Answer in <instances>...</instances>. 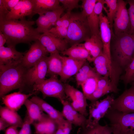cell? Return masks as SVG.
Instances as JSON below:
<instances>
[{
    "label": "cell",
    "instance_id": "5b68a950",
    "mask_svg": "<svg viewBox=\"0 0 134 134\" xmlns=\"http://www.w3.org/2000/svg\"><path fill=\"white\" fill-rule=\"evenodd\" d=\"M105 117L110 122L112 133L134 134V112L125 113L109 108Z\"/></svg>",
    "mask_w": 134,
    "mask_h": 134
},
{
    "label": "cell",
    "instance_id": "30bf717a",
    "mask_svg": "<svg viewBox=\"0 0 134 134\" xmlns=\"http://www.w3.org/2000/svg\"><path fill=\"white\" fill-rule=\"evenodd\" d=\"M65 89L66 97L72 101L70 103L72 107L80 114L87 116L88 113L87 107L89 105L83 93L67 83L65 84Z\"/></svg>",
    "mask_w": 134,
    "mask_h": 134
},
{
    "label": "cell",
    "instance_id": "d6a6232c",
    "mask_svg": "<svg viewBox=\"0 0 134 134\" xmlns=\"http://www.w3.org/2000/svg\"><path fill=\"white\" fill-rule=\"evenodd\" d=\"M112 130L108 125L102 126L99 124L94 126L81 127L77 134H111Z\"/></svg>",
    "mask_w": 134,
    "mask_h": 134
},
{
    "label": "cell",
    "instance_id": "ba28073f",
    "mask_svg": "<svg viewBox=\"0 0 134 134\" xmlns=\"http://www.w3.org/2000/svg\"><path fill=\"white\" fill-rule=\"evenodd\" d=\"M118 9L113 20L114 34L123 33L129 34L131 24L126 8L127 3L123 0H118Z\"/></svg>",
    "mask_w": 134,
    "mask_h": 134
},
{
    "label": "cell",
    "instance_id": "f6af8a7d",
    "mask_svg": "<svg viewBox=\"0 0 134 134\" xmlns=\"http://www.w3.org/2000/svg\"><path fill=\"white\" fill-rule=\"evenodd\" d=\"M7 9L10 11L17 4L20 0H2Z\"/></svg>",
    "mask_w": 134,
    "mask_h": 134
},
{
    "label": "cell",
    "instance_id": "e575fe53",
    "mask_svg": "<svg viewBox=\"0 0 134 134\" xmlns=\"http://www.w3.org/2000/svg\"><path fill=\"white\" fill-rule=\"evenodd\" d=\"M125 73L122 77V79L126 86L132 84L134 81V56L130 64L125 69Z\"/></svg>",
    "mask_w": 134,
    "mask_h": 134
},
{
    "label": "cell",
    "instance_id": "1f68e13d",
    "mask_svg": "<svg viewBox=\"0 0 134 134\" xmlns=\"http://www.w3.org/2000/svg\"><path fill=\"white\" fill-rule=\"evenodd\" d=\"M101 76L90 77L85 80L81 85L83 93L87 100L91 96L96 90L99 78Z\"/></svg>",
    "mask_w": 134,
    "mask_h": 134
},
{
    "label": "cell",
    "instance_id": "74e56055",
    "mask_svg": "<svg viewBox=\"0 0 134 134\" xmlns=\"http://www.w3.org/2000/svg\"><path fill=\"white\" fill-rule=\"evenodd\" d=\"M60 3L63 5V7L67 10V12H71L75 8L81 7V5L79 4V0H59Z\"/></svg>",
    "mask_w": 134,
    "mask_h": 134
},
{
    "label": "cell",
    "instance_id": "5bb4252c",
    "mask_svg": "<svg viewBox=\"0 0 134 134\" xmlns=\"http://www.w3.org/2000/svg\"><path fill=\"white\" fill-rule=\"evenodd\" d=\"M82 13L86 17L92 35H100L99 15L94 12V5L98 0H82Z\"/></svg>",
    "mask_w": 134,
    "mask_h": 134
},
{
    "label": "cell",
    "instance_id": "4dcf8cb0",
    "mask_svg": "<svg viewBox=\"0 0 134 134\" xmlns=\"http://www.w3.org/2000/svg\"><path fill=\"white\" fill-rule=\"evenodd\" d=\"M87 61L83 65L75 74V79L78 87L81 86L85 80L90 77L100 76L97 73L94 68L90 66Z\"/></svg>",
    "mask_w": 134,
    "mask_h": 134
},
{
    "label": "cell",
    "instance_id": "b9f144b4",
    "mask_svg": "<svg viewBox=\"0 0 134 134\" xmlns=\"http://www.w3.org/2000/svg\"><path fill=\"white\" fill-rule=\"evenodd\" d=\"M71 12H67L60 17L55 24V26H61L68 28L70 23Z\"/></svg>",
    "mask_w": 134,
    "mask_h": 134
},
{
    "label": "cell",
    "instance_id": "c3c4849f",
    "mask_svg": "<svg viewBox=\"0 0 134 134\" xmlns=\"http://www.w3.org/2000/svg\"><path fill=\"white\" fill-rule=\"evenodd\" d=\"M10 127L8 123L1 118H0V130L4 131L7 128Z\"/></svg>",
    "mask_w": 134,
    "mask_h": 134
},
{
    "label": "cell",
    "instance_id": "44dd1931",
    "mask_svg": "<svg viewBox=\"0 0 134 134\" xmlns=\"http://www.w3.org/2000/svg\"><path fill=\"white\" fill-rule=\"evenodd\" d=\"M37 92H32L28 94L21 93L20 91L4 95L1 98L3 103L5 106L13 111L17 112L29 97Z\"/></svg>",
    "mask_w": 134,
    "mask_h": 134
},
{
    "label": "cell",
    "instance_id": "681fc988",
    "mask_svg": "<svg viewBox=\"0 0 134 134\" xmlns=\"http://www.w3.org/2000/svg\"><path fill=\"white\" fill-rule=\"evenodd\" d=\"M6 42V38L3 34L0 31V47L4 46Z\"/></svg>",
    "mask_w": 134,
    "mask_h": 134
},
{
    "label": "cell",
    "instance_id": "7dc6e473",
    "mask_svg": "<svg viewBox=\"0 0 134 134\" xmlns=\"http://www.w3.org/2000/svg\"><path fill=\"white\" fill-rule=\"evenodd\" d=\"M17 128L14 126H10L6 130L4 134H18Z\"/></svg>",
    "mask_w": 134,
    "mask_h": 134
},
{
    "label": "cell",
    "instance_id": "4316f807",
    "mask_svg": "<svg viewBox=\"0 0 134 134\" xmlns=\"http://www.w3.org/2000/svg\"><path fill=\"white\" fill-rule=\"evenodd\" d=\"M57 52L50 54L47 57V74L50 76L52 75H60L62 70L63 61L62 56Z\"/></svg>",
    "mask_w": 134,
    "mask_h": 134
},
{
    "label": "cell",
    "instance_id": "8d00e7d4",
    "mask_svg": "<svg viewBox=\"0 0 134 134\" xmlns=\"http://www.w3.org/2000/svg\"><path fill=\"white\" fill-rule=\"evenodd\" d=\"M72 124L66 119L58 124L55 134H69L72 129Z\"/></svg>",
    "mask_w": 134,
    "mask_h": 134
},
{
    "label": "cell",
    "instance_id": "836d02e7",
    "mask_svg": "<svg viewBox=\"0 0 134 134\" xmlns=\"http://www.w3.org/2000/svg\"><path fill=\"white\" fill-rule=\"evenodd\" d=\"M104 3L108 8V10L107 9L106 13L112 31L113 27L114 19L118 7V0H104Z\"/></svg>",
    "mask_w": 134,
    "mask_h": 134
},
{
    "label": "cell",
    "instance_id": "ab89813d",
    "mask_svg": "<svg viewBox=\"0 0 134 134\" xmlns=\"http://www.w3.org/2000/svg\"><path fill=\"white\" fill-rule=\"evenodd\" d=\"M47 115V114L44 120L34 122L32 124L35 129V134H46V119Z\"/></svg>",
    "mask_w": 134,
    "mask_h": 134
},
{
    "label": "cell",
    "instance_id": "277c9868",
    "mask_svg": "<svg viewBox=\"0 0 134 134\" xmlns=\"http://www.w3.org/2000/svg\"><path fill=\"white\" fill-rule=\"evenodd\" d=\"M67 33L65 39L71 46L85 41L92 34L87 18L82 12H71Z\"/></svg>",
    "mask_w": 134,
    "mask_h": 134
},
{
    "label": "cell",
    "instance_id": "f907efd6",
    "mask_svg": "<svg viewBox=\"0 0 134 134\" xmlns=\"http://www.w3.org/2000/svg\"><path fill=\"white\" fill-rule=\"evenodd\" d=\"M131 35H132V38H133V41L134 45V33L131 34Z\"/></svg>",
    "mask_w": 134,
    "mask_h": 134
},
{
    "label": "cell",
    "instance_id": "d590c367",
    "mask_svg": "<svg viewBox=\"0 0 134 134\" xmlns=\"http://www.w3.org/2000/svg\"><path fill=\"white\" fill-rule=\"evenodd\" d=\"M67 29L61 26H55L51 28L48 32L56 37L65 39L67 36Z\"/></svg>",
    "mask_w": 134,
    "mask_h": 134
},
{
    "label": "cell",
    "instance_id": "ee69618b",
    "mask_svg": "<svg viewBox=\"0 0 134 134\" xmlns=\"http://www.w3.org/2000/svg\"><path fill=\"white\" fill-rule=\"evenodd\" d=\"M104 0H98L96 3L94 7V12L98 15L102 13V11L105 7Z\"/></svg>",
    "mask_w": 134,
    "mask_h": 134
},
{
    "label": "cell",
    "instance_id": "9a60e30c",
    "mask_svg": "<svg viewBox=\"0 0 134 134\" xmlns=\"http://www.w3.org/2000/svg\"><path fill=\"white\" fill-rule=\"evenodd\" d=\"M99 17L100 33L103 46V52L112 61L110 45L112 33L110 23L107 16L102 12L100 15Z\"/></svg>",
    "mask_w": 134,
    "mask_h": 134
},
{
    "label": "cell",
    "instance_id": "d6986e66",
    "mask_svg": "<svg viewBox=\"0 0 134 134\" xmlns=\"http://www.w3.org/2000/svg\"><path fill=\"white\" fill-rule=\"evenodd\" d=\"M63 13L62 10L58 9L39 15L35 21L37 31L40 33L48 32L52 25H55Z\"/></svg>",
    "mask_w": 134,
    "mask_h": 134
},
{
    "label": "cell",
    "instance_id": "7bdbcfd3",
    "mask_svg": "<svg viewBox=\"0 0 134 134\" xmlns=\"http://www.w3.org/2000/svg\"><path fill=\"white\" fill-rule=\"evenodd\" d=\"M30 121L26 115L24 120L23 125L19 131L18 134H31Z\"/></svg>",
    "mask_w": 134,
    "mask_h": 134
},
{
    "label": "cell",
    "instance_id": "9c48e42d",
    "mask_svg": "<svg viewBox=\"0 0 134 134\" xmlns=\"http://www.w3.org/2000/svg\"><path fill=\"white\" fill-rule=\"evenodd\" d=\"M47 56L43 58L32 67L28 69L26 76V86L32 87L45 80L48 67Z\"/></svg>",
    "mask_w": 134,
    "mask_h": 134
},
{
    "label": "cell",
    "instance_id": "f35d334b",
    "mask_svg": "<svg viewBox=\"0 0 134 134\" xmlns=\"http://www.w3.org/2000/svg\"><path fill=\"white\" fill-rule=\"evenodd\" d=\"M46 134H55L57 129L58 124L48 115L46 118Z\"/></svg>",
    "mask_w": 134,
    "mask_h": 134
},
{
    "label": "cell",
    "instance_id": "60d3db41",
    "mask_svg": "<svg viewBox=\"0 0 134 134\" xmlns=\"http://www.w3.org/2000/svg\"><path fill=\"white\" fill-rule=\"evenodd\" d=\"M127 2L129 5L128 11L131 24V29L129 34H131L134 33V0H127Z\"/></svg>",
    "mask_w": 134,
    "mask_h": 134
},
{
    "label": "cell",
    "instance_id": "8fae6325",
    "mask_svg": "<svg viewBox=\"0 0 134 134\" xmlns=\"http://www.w3.org/2000/svg\"><path fill=\"white\" fill-rule=\"evenodd\" d=\"M109 108L125 113L134 112V86L132 85L114 99Z\"/></svg>",
    "mask_w": 134,
    "mask_h": 134
},
{
    "label": "cell",
    "instance_id": "7402d4cb",
    "mask_svg": "<svg viewBox=\"0 0 134 134\" xmlns=\"http://www.w3.org/2000/svg\"><path fill=\"white\" fill-rule=\"evenodd\" d=\"M108 76H101L99 79L97 89L88 99L91 102L98 99L108 93L118 91L117 84L112 81Z\"/></svg>",
    "mask_w": 134,
    "mask_h": 134
},
{
    "label": "cell",
    "instance_id": "2e32d148",
    "mask_svg": "<svg viewBox=\"0 0 134 134\" xmlns=\"http://www.w3.org/2000/svg\"><path fill=\"white\" fill-rule=\"evenodd\" d=\"M32 0H20L17 4L3 18L6 20H18L26 16L30 18L34 16Z\"/></svg>",
    "mask_w": 134,
    "mask_h": 134
},
{
    "label": "cell",
    "instance_id": "3957f363",
    "mask_svg": "<svg viewBox=\"0 0 134 134\" xmlns=\"http://www.w3.org/2000/svg\"><path fill=\"white\" fill-rule=\"evenodd\" d=\"M112 51L113 57L119 66L125 68L134 57V45L131 34L127 33L113 34Z\"/></svg>",
    "mask_w": 134,
    "mask_h": 134
},
{
    "label": "cell",
    "instance_id": "52a82bcc",
    "mask_svg": "<svg viewBox=\"0 0 134 134\" xmlns=\"http://www.w3.org/2000/svg\"><path fill=\"white\" fill-rule=\"evenodd\" d=\"M112 95H108L100 101H91L89 105V116L86 126L91 127L99 123L100 120L105 116L114 100Z\"/></svg>",
    "mask_w": 134,
    "mask_h": 134
},
{
    "label": "cell",
    "instance_id": "83f0119b",
    "mask_svg": "<svg viewBox=\"0 0 134 134\" xmlns=\"http://www.w3.org/2000/svg\"><path fill=\"white\" fill-rule=\"evenodd\" d=\"M0 115L10 126L21 128L24 121L17 112L11 110L6 107L0 106Z\"/></svg>",
    "mask_w": 134,
    "mask_h": 134
},
{
    "label": "cell",
    "instance_id": "f546056e",
    "mask_svg": "<svg viewBox=\"0 0 134 134\" xmlns=\"http://www.w3.org/2000/svg\"><path fill=\"white\" fill-rule=\"evenodd\" d=\"M24 105L27 109V115L32 124L34 122L42 121L45 118L47 115L43 113L38 105L30 99L27 100Z\"/></svg>",
    "mask_w": 134,
    "mask_h": 134
},
{
    "label": "cell",
    "instance_id": "7a4b0ae2",
    "mask_svg": "<svg viewBox=\"0 0 134 134\" xmlns=\"http://www.w3.org/2000/svg\"><path fill=\"white\" fill-rule=\"evenodd\" d=\"M28 68L22 63L5 67L0 66V97L17 89L21 90L26 86L25 78Z\"/></svg>",
    "mask_w": 134,
    "mask_h": 134
},
{
    "label": "cell",
    "instance_id": "484cf974",
    "mask_svg": "<svg viewBox=\"0 0 134 134\" xmlns=\"http://www.w3.org/2000/svg\"><path fill=\"white\" fill-rule=\"evenodd\" d=\"M33 4V13L39 15L61 8L59 0H32Z\"/></svg>",
    "mask_w": 134,
    "mask_h": 134
},
{
    "label": "cell",
    "instance_id": "f5cc1de1",
    "mask_svg": "<svg viewBox=\"0 0 134 134\" xmlns=\"http://www.w3.org/2000/svg\"><path fill=\"white\" fill-rule=\"evenodd\" d=\"M132 85L133 86H134V81L132 83Z\"/></svg>",
    "mask_w": 134,
    "mask_h": 134
},
{
    "label": "cell",
    "instance_id": "e0dca14e",
    "mask_svg": "<svg viewBox=\"0 0 134 134\" xmlns=\"http://www.w3.org/2000/svg\"><path fill=\"white\" fill-rule=\"evenodd\" d=\"M24 54L17 51L15 47H0V66L9 67L22 63Z\"/></svg>",
    "mask_w": 134,
    "mask_h": 134
},
{
    "label": "cell",
    "instance_id": "f1b7e54d",
    "mask_svg": "<svg viewBox=\"0 0 134 134\" xmlns=\"http://www.w3.org/2000/svg\"><path fill=\"white\" fill-rule=\"evenodd\" d=\"M63 55L79 60H86L90 58L89 52L84 47L83 43H79L71 46L70 48L60 52Z\"/></svg>",
    "mask_w": 134,
    "mask_h": 134
},
{
    "label": "cell",
    "instance_id": "bcb514c9",
    "mask_svg": "<svg viewBox=\"0 0 134 134\" xmlns=\"http://www.w3.org/2000/svg\"><path fill=\"white\" fill-rule=\"evenodd\" d=\"M9 11L4 5L2 0H0V19L4 18Z\"/></svg>",
    "mask_w": 134,
    "mask_h": 134
},
{
    "label": "cell",
    "instance_id": "816d5d0a",
    "mask_svg": "<svg viewBox=\"0 0 134 134\" xmlns=\"http://www.w3.org/2000/svg\"><path fill=\"white\" fill-rule=\"evenodd\" d=\"M112 133L113 134H118L117 133L115 132H113Z\"/></svg>",
    "mask_w": 134,
    "mask_h": 134
},
{
    "label": "cell",
    "instance_id": "ffe728a7",
    "mask_svg": "<svg viewBox=\"0 0 134 134\" xmlns=\"http://www.w3.org/2000/svg\"><path fill=\"white\" fill-rule=\"evenodd\" d=\"M94 69L100 75L109 77L111 81L117 83L115 73L112 66V61L103 53L96 58L93 61Z\"/></svg>",
    "mask_w": 134,
    "mask_h": 134
},
{
    "label": "cell",
    "instance_id": "603a6c76",
    "mask_svg": "<svg viewBox=\"0 0 134 134\" xmlns=\"http://www.w3.org/2000/svg\"><path fill=\"white\" fill-rule=\"evenodd\" d=\"M63 63L60 80L65 82L72 76L75 75L79 69L87 60H79L70 57L63 56Z\"/></svg>",
    "mask_w": 134,
    "mask_h": 134
},
{
    "label": "cell",
    "instance_id": "8992f818",
    "mask_svg": "<svg viewBox=\"0 0 134 134\" xmlns=\"http://www.w3.org/2000/svg\"><path fill=\"white\" fill-rule=\"evenodd\" d=\"M57 76H51L42 82L34 85L32 88L33 91L40 92L44 98L48 97H54L60 101L66 100L67 97L65 92V84L59 80Z\"/></svg>",
    "mask_w": 134,
    "mask_h": 134
},
{
    "label": "cell",
    "instance_id": "4fadbf2b",
    "mask_svg": "<svg viewBox=\"0 0 134 134\" xmlns=\"http://www.w3.org/2000/svg\"><path fill=\"white\" fill-rule=\"evenodd\" d=\"M38 40L50 54L61 52L67 49L65 39L56 37L48 31L41 34Z\"/></svg>",
    "mask_w": 134,
    "mask_h": 134
},
{
    "label": "cell",
    "instance_id": "6da1fadb",
    "mask_svg": "<svg viewBox=\"0 0 134 134\" xmlns=\"http://www.w3.org/2000/svg\"><path fill=\"white\" fill-rule=\"evenodd\" d=\"M35 23L25 18L20 20L0 19V31L5 36L7 46L15 47L18 44H29L38 40L40 34L33 26Z\"/></svg>",
    "mask_w": 134,
    "mask_h": 134
},
{
    "label": "cell",
    "instance_id": "ac0fdd59",
    "mask_svg": "<svg viewBox=\"0 0 134 134\" xmlns=\"http://www.w3.org/2000/svg\"><path fill=\"white\" fill-rule=\"evenodd\" d=\"M60 101L63 106L61 112L66 120L76 126L82 127L86 125L87 119L86 117L75 110L66 100Z\"/></svg>",
    "mask_w": 134,
    "mask_h": 134
},
{
    "label": "cell",
    "instance_id": "d4e9b609",
    "mask_svg": "<svg viewBox=\"0 0 134 134\" xmlns=\"http://www.w3.org/2000/svg\"><path fill=\"white\" fill-rule=\"evenodd\" d=\"M30 100L38 105L43 112H46L58 124L61 123L65 119L61 112L55 108L40 97L37 96H34Z\"/></svg>",
    "mask_w": 134,
    "mask_h": 134
},
{
    "label": "cell",
    "instance_id": "7c38bea8",
    "mask_svg": "<svg viewBox=\"0 0 134 134\" xmlns=\"http://www.w3.org/2000/svg\"><path fill=\"white\" fill-rule=\"evenodd\" d=\"M48 53L46 48L37 40L34 42L29 50L24 54L22 64L27 68H30L46 56Z\"/></svg>",
    "mask_w": 134,
    "mask_h": 134
},
{
    "label": "cell",
    "instance_id": "cb8c5ba5",
    "mask_svg": "<svg viewBox=\"0 0 134 134\" xmlns=\"http://www.w3.org/2000/svg\"><path fill=\"white\" fill-rule=\"evenodd\" d=\"M83 43L85 48L89 52V62H93L95 59L103 53V46L100 35H92Z\"/></svg>",
    "mask_w": 134,
    "mask_h": 134
}]
</instances>
